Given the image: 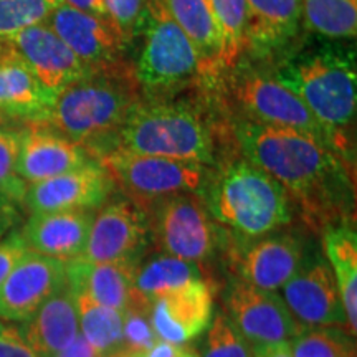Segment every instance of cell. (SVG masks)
<instances>
[{"label":"cell","instance_id":"obj_27","mask_svg":"<svg viewBox=\"0 0 357 357\" xmlns=\"http://www.w3.org/2000/svg\"><path fill=\"white\" fill-rule=\"evenodd\" d=\"M174 22L197 50L204 77L218 73V37L212 0H164Z\"/></svg>","mask_w":357,"mask_h":357},{"label":"cell","instance_id":"obj_9","mask_svg":"<svg viewBox=\"0 0 357 357\" xmlns=\"http://www.w3.org/2000/svg\"><path fill=\"white\" fill-rule=\"evenodd\" d=\"M231 95L247 121L293 129L333 147L346 159L354 160L351 149L339 142L307 109L303 100L276 75L260 70H242L231 84Z\"/></svg>","mask_w":357,"mask_h":357},{"label":"cell","instance_id":"obj_15","mask_svg":"<svg viewBox=\"0 0 357 357\" xmlns=\"http://www.w3.org/2000/svg\"><path fill=\"white\" fill-rule=\"evenodd\" d=\"M66 284L65 261L29 250L0 288V318L24 323Z\"/></svg>","mask_w":357,"mask_h":357},{"label":"cell","instance_id":"obj_30","mask_svg":"<svg viewBox=\"0 0 357 357\" xmlns=\"http://www.w3.org/2000/svg\"><path fill=\"white\" fill-rule=\"evenodd\" d=\"M307 29L328 38H356L357 0H303Z\"/></svg>","mask_w":357,"mask_h":357},{"label":"cell","instance_id":"obj_45","mask_svg":"<svg viewBox=\"0 0 357 357\" xmlns=\"http://www.w3.org/2000/svg\"><path fill=\"white\" fill-rule=\"evenodd\" d=\"M181 357H200L197 347H192L189 344L184 346V351H182Z\"/></svg>","mask_w":357,"mask_h":357},{"label":"cell","instance_id":"obj_38","mask_svg":"<svg viewBox=\"0 0 357 357\" xmlns=\"http://www.w3.org/2000/svg\"><path fill=\"white\" fill-rule=\"evenodd\" d=\"M0 357H40L26 344L20 329L12 324L0 328Z\"/></svg>","mask_w":357,"mask_h":357},{"label":"cell","instance_id":"obj_28","mask_svg":"<svg viewBox=\"0 0 357 357\" xmlns=\"http://www.w3.org/2000/svg\"><path fill=\"white\" fill-rule=\"evenodd\" d=\"M77 301L79 334L101 357L123 347V312L73 293Z\"/></svg>","mask_w":357,"mask_h":357},{"label":"cell","instance_id":"obj_34","mask_svg":"<svg viewBox=\"0 0 357 357\" xmlns=\"http://www.w3.org/2000/svg\"><path fill=\"white\" fill-rule=\"evenodd\" d=\"M20 149V131L0 126V195L12 202L24 200L26 184L17 174Z\"/></svg>","mask_w":357,"mask_h":357},{"label":"cell","instance_id":"obj_11","mask_svg":"<svg viewBox=\"0 0 357 357\" xmlns=\"http://www.w3.org/2000/svg\"><path fill=\"white\" fill-rule=\"evenodd\" d=\"M151 245L149 215L136 202L121 195L98 208L79 258L91 263L128 261L139 265Z\"/></svg>","mask_w":357,"mask_h":357},{"label":"cell","instance_id":"obj_46","mask_svg":"<svg viewBox=\"0 0 357 357\" xmlns=\"http://www.w3.org/2000/svg\"><path fill=\"white\" fill-rule=\"evenodd\" d=\"M2 324H3V323H0V328H2Z\"/></svg>","mask_w":357,"mask_h":357},{"label":"cell","instance_id":"obj_12","mask_svg":"<svg viewBox=\"0 0 357 357\" xmlns=\"http://www.w3.org/2000/svg\"><path fill=\"white\" fill-rule=\"evenodd\" d=\"M222 310L250 346L287 342L305 329L278 291L257 288L235 276L223 289Z\"/></svg>","mask_w":357,"mask_h":357},{"label":"cell","instance_id":"obj_3","mask_svg":"<svg viewBox=\"0 0 357 357\" xmlns=\"http://www.w3.org/2000/svg\"><path fill=\"white\" fill-rule=\"evenodd\" d=\"M204 199L218 225L245 238L284 229L294 215L287 190L240 151L215 166Z\"/></svg>","mask_w":357,"mask_h":357},{"label":"cell","instance_id":"obj_4","mask_svg":"<svg viewBox=\"0 0 357 357\" xmlns=\"http://www.w3.org/2000/svg\"><path fill=\"white\" fill-rule=\"evenodd\" d=\"M217 144L215 129L199 108L166 98H149L134 106L113 147L215 167Z\"/></svg>","mask_w":357,"mask_h":357},{"label":"cell","instance_id":"obj_24","mask_svg":"<svg viewBox=\"0 0 357 357\" xmlns=\"http://www.w3.org/2000/svg\"><path fill=\"white\" fill-rule=\"evenodd\" d=\"M247 47L270 53L296 37L303 22V0H245Z\"/></svg>","mask_w":357,"mask_h":357},{"label":"cell","instance_id":"obj_1","mask_svg":"<svg viewBox=\"0 0 357 357\" xmlns=\"http://www.w3.org/2000/svg\"><path fill=\"white\" fill-rule=\"evenodd\" d=\"M231 131L240 153L287 190L307 229L354 223V160L293 129L242 119Z\"/></svg>","mask_w":357,"mask_h":357},{"label":"cell","instance_id":"obj_25","mask_svg":"<svg viewBox=\"0 0 357 357\" xmlns=\"http://www.w3.org/2000/svg\"><path fill=\"white\" fill-rule=\"evenodd\" d=\"M323 252L336 280L347 328L357 329V235L354 223L331 227L323 234Z\"/></svg>","mask_w":357,"mask_h":357},{"label":"cell","instance_id":"obj_6","mask_svg":"<svg viewBox=\"0 0 357 357\" xmlns=\"http://www.w3.org/2000/svg\"><path fill=\"white\" fill-rule=\"evenodd\" d=\"M136 37L141 38L134 77L151 100L205 78L197 50L169 13L164 0H146Z\"/></svg>","mask_w":357,"mask_h":357},{"label":"cell","instance_id":"obj_21","mask_svg":"<svg viewBox=\"0 0 357 357\" xmlns=\"http://www.w3.org/2000/svg\"><path fill=\"white\" fill-rule=\"evenodd\" d=\"M53 98L15 48L0 38V123L6 118L40 123Z\"/></svg>","mask_w":357,"mask_h":357},{"label":"cell","instance_id":"obj_16","mask_svg":"<svg viewBox=\"0 0 357 357\" xmlns=\"http://www.w3.org/2000/svg\"><path fill=\"white\" fill-rule=\"evenodd\" d=\"M213 298L215 287L211 278L194 280L155 298L149 306V319L158 337L187 344L200 336L212 321Z\"/></svg>","mask_w":357,"mask_h":357},{"label":"cell","instance_id":"obj_8","mask_svg":"<svg viewBox=\"0 0 357 357\" xmlns=\"http://www.w3.org/2000/svg\"><path fill=\"white\" fill-rule=\"evenodd\" d=\"M146 212L159 253L204 265L223 253L229 242L230 231L213 220L200 194L172 195Z\"/></svg>","mask_w":357,"mask_h":357},{"label":"cell","instance_id":"obj_7","mask_svg":"<svg viewBox=\"0 0 357 357\" xmlns=\"http://www.w3.org/2000/svg\"><path fill=\"white\" fill-rule=\"evenodd\" d=\"M96 160L109 172L123 195L144 211L172 195H204L215 171V167L192 160L137 154L119 147H111Z\"/></svg>","mask_w":357,"mask_h":357},{"label":"cell","instance_id":"obj_26","mask_svg":"<svg viewBox=\"0 0 357 357\" xmlns=\"http://www.w3.org/2000/svg\"><path fill=\"white\" fill-rule=\"evenodd\" d=\"M207 278L202 265L195 261H187L166 253L144 258L137 265L134 276V294L136 303L142 306H151L155 298L169 291L184 287L194 280Z\"/></svg>","mask_w":357,"mask_h":357},{"label":"cell","instance_id":"obj_17","mask_svg":"<svg viewBox=\"0 0 357 357\" xmlns=\"http://www.w3.org/2000/svg\"><path fill=\"white\" fill-rule=\"evenodd\" d=\"M45 24L89 68H108L124 63L123 53L128 43L109 20L61 3Z\"/></svg>","mask_w":357,"mask_h":357},{"label":"cell","instance_id":"obj_40","mask_svg":"<svg viewBox=\"0 0 357 357\" xmlns=\"http://www.w3.org/2000/svg\"><path fill=\"white\" fill-rule=\"evenodd\" d=\"M52 357H101L98 352L89 346V342L84 339L82 334H78V337L71 342L70 346H66L65 349L56 352Z\"/></svg>","mask_w":357,"mask_h":357},{"label":"cell","instance_id":"obj_44","mask_svg":"<svg viewBox=\"0 0 357 357\" xmlns=\"http://www.w3.org/2000/svg\"><path fill=\"white\" fill-rule=\"evenodd\" d=\"M102 357H141V354L139 352H134L131 349H128V347H119V349L109 352V354H106Z\"/></svg>","mask_w":357,"mask_h":357},{"label":"cell","instance_id":"obj_14","mask_svg":"<svg viewBox=\"0 0 357 357\" xmlns=\"http://www.w3.org/2000/svg\"><path fill=\"white\" fill-rule=\"evenodd\" d=\"M116 184L96 159L61 176L26 185L24 200L32 213L63 211H98L113 195Z\"/></svg>","mask_w":357,"mask_h":357},{"label":"cell","instance_id":"obj_5","mask_svg":"<svg viewBox=\"0 0 357 357\" xmlns=\"http://www.w3.org/2000/svg\"><path fill=\"white\" fill-rule=\"evenodd\" d=\"M301 98L314 118L351 149L347 128L356 118L357 75L354 58L334 48L303 53L276 73Z\"/></svg>","mask_w":357,"mask_h":357},{"label":"cell","instance_id":"obj_22","mask_svg":"<svg viewBox=\"0 0 357 357\" xmlns=\"http://www.w3.org/2000/svg\"><path fill=\"white\" fill-rule=\"evenodd\" d=\"M137 265L128 261L91 263L82 258L66 261V280L73 293L124 312L136 303L134 276Z\"/></svg>","mask_w":357,"mask_h":357},{"label":"cell","instance_id":"obj_23","mask_svg":"<svg viewBox=\"0 0 357 357\" xmlns=\"http://www.w3.org/2000/svg\"><path fill=\"white\" fill-rule=\"evenodd\" d=\"M22 336L40 357H52L70 346L79 334L75 294L68 284L43 303L19 326Z\"/></svg>","mask_w":357,"mask_h":357},{"label":"cell","instance_id":"obj_43","mask_svg":"<svg viewBox=\"0 0 357 357\" xmlns=\"http://www.w3.org/2000/svg\"><path fill=\"white\" fill-rule=\"evenodd\" d=\"M253 357H293L289 342H276V344L252 346Z\"/></svg>","mask_w":357,"mask_h":357},{"label":"cell","instance_id":"obj_35","mask_svg":"<svg viewBox=\"0 0 357 357\" xmlns=\"http://www.w3.org/2000/svg\"><path fill=\"white\" fill-rule=\"evenodd\" d=\"M158 339L149 319V307L134 303L123 312V347L142 354Z\"/></svg>","mask_w":357,"mask_h":357},{"label":"cell","instance_id":"obj_32","mask_svg":"<svg viewBox=\"0 0 357 357\" xmlns=\"http://www.w3.org/2000/svg\"><path fill=\"white\" fill-rule=\"evenodd\" d=\"M61 0H0V38L45 24Z\"/></svg>","mask_w":357,"mask_h":357},{"label":"cell","instance_id":"obj_10","mask_svg":"<svg viewBox=\"0 0 357 357\" xmlns=\"http://www.w3.org/2000/svg\"><path fill=\"white\" fill-rule=\"evenodd\" d=\"M310 252L311 247L301 235L281 229L257 238L230 231L223 255L235 278L268 291H278L300 270Z\"/></svg>","mask_w":357,"mask_h":357},{"label":"cell","instance_id":"obj_31","mask_svg":"<svg viewBox=\"0 0 357 357\" xmlns=\"http://www.w3.org/2000/svg\"><path fill=\"white\" fill-rule=\"evenodd\" d=\"M356 336L342 326L305 328L289 339L293 357H356Z\"/></svg>","mask_w":357,"mask_h":357},{"label":"cell","instance_id":"obj_13","mask_svg":"<svg viewBox=\"0 0 357 357\" xmlns=\"http://www.w3.org/2000/svg\"><path fill=\"white\" fill-rule=\"evenodd\" d=\"M294 319L305 328L342 326L347 328L341 294L329 263L319 250H312L300 270L281 288ZM349 329V328H347Z\"/></svg>","mask_w":357,"mask_h":357},{"label":"cell","instance_id":"obj_41","mask_svg":"<svg viewBox=\"0 0 357 357\" xmlns=\"http://www.w3.org/2000/svg\"><path fill=\"white\" fill-rule=\"evenodd\" d=\"M185 344H174V342L158 339L149 349L144 351L141 357H181Z\"/></svg>","mask_w":357,"mask_h":357},{"label":"cell","instance_id":"obj_42","mask_svg":"<svg viewBox=\"0 0 357 357\" xmlns=\"http://www.w3.org/2000/svg\"><path fill=\"white\" fill-rule=\"evenodd\" d=\"M61 2L66 3V6L78 8V10L91 13V15L101 17V19L109 20L108 13H106L105 2L102 0H61ZM111 22V20H109Z\"/></svg>","mask_w":357,"mask_h":357},{"label":"cell","instance_id":"obj_33","mask_svg":"<svg viewBox=\"0 0 357 357\" xmlns=\"http://www.w3.org/2000/svg\"><path fill=\"white\" fill-rule=\"evenodd\" d=\"M199 354L200 357H253L252 346L236 331L223 310L212 316Z\"/></svg>","mask_w":357,"mask_h":357},{"label":"cell","instance_id":"obj_19","mask_svg":"<svg viewBox=\"0 0 357 357\" xmlns=\"http://www.w3.org/2000/svg\"><path fill=\"white\" fill-rule=\"evenodd\" d=\"M91 159L86 149L43 124L20 131L17 174L26 185L73 171Z\"/></svg>","mask_w":357,"mask_h":357},{"label":"cell","instance_id":"obj_20","mask_svg":"<svg viewBox=\"0 0 357 357\" xmlns=\"http://www.w3.org/2000/svg\"><path fill=\"white\" fill-rule=\"evenodd\" d=\"M95 211H63L32 213L19 231L26 248L60 261L83 255Z\"/></svg>","mask_w":357,"mask_h":357},{"label":"cell","instance_id":"obj_29","mask_svg":"<svg viewBox=\"0 0 357 357\" xmlns=\"http://www.w3.org/2000/svg\"><path fill=\"white\" fill-rule=\"evenodd\" d=\"M212 8L218 37V71L230 70L247 47L245 0H212Z\"/></svg>","mask_w":357,"mask_h":357},{"label":"cell","instance_id":"obj_39","mask_svg":"<svg viewBox=\"0 0 357 357\" xmlns=\"http://www.w3.org/2000/svg\"><path fill=\"white\" fill-rule=\"evenodd\" d=\"M17 222H19V213H17L15 202L0 195V240L12 234Z\"/></svg>","mask_w":357,"mask_h":357},{"label":"cell","instance_id":"obj_18","mask_svg":"<svg viewBox=\"0 0 357 357\" xmlns=\"http://www.w3.org/2000/svg\"><path fill=\"white\" fill-rule=\"evenodd\" d=\"M3 40L15 48L38 83L53 96L93 70L47 24L29 26Z\"/></svg>","mask_w":357,"mask_h":357},{"label":"cell","instance_id":"obj_37","mask_svg":"<svg viewBox=\"0 0 357 357\" xmlns=\"http://www.w3.org/2000/svg\"><path fill=\"white\" fill-rule=\"evenodd\" d=\"M26 252H29V248H26L19 231H12L6 238L0 240V288L6 283L17 263L25 257Z\"/></svg>","mask_w":357,"mask_h":357},{"label":"cell","instance_id":"obj_36","mask_svg":"<svg viewBox=\"0 0 357 357\" xmlns=\"http://www.w3.org/2000/svg\"><path fill=\"white\" fill-rule=\"evenodd\" d=\"M106 13L118 33L129 43L136 38L142 13L146 8V0H102Z\"/></svg>","mask_w":357,"mask_h":357},{"label":"cell","instance_id":"obj_2","mask_svg":"<svg viewBox=\"0 0 357 357\" xmlns=\"http://www.w3.org/2000/svg\"><path fill=\"white\" fill-rule=\"evenodd\" d=\"M141 101L139 84L128 63L95 68L56 93L42 121L86 149L96 159L114 146L116 136Z\"/></svg>","mask_w":357,"mask_h":357}]
</instances>
